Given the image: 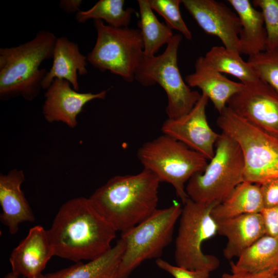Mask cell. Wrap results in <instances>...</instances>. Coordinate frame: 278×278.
Returning <instances> with one entry per match:
<instances>
[{"mask_svg": "<svg viewBox=\"0 0 278 278\" xmlns=\"http://www.w3.org/2000/svg\"><path fill=\"white\" fill-rule=\"evenodd\" d=\"M53 59V65L43 80L42 89L46 90L54 79H60L68 81L78 91V74L88 73V61L87 57L80 52L78 44L64 37L57 38Z\"/></svg>", "mask_w": 278, "mask_h": 278, "instance_id": "d6986e66", "label": "cell"}, {"mask_svg": "<svg viewBox=\"0 0 278 278\" xmlns=\"http://www.w3.org/2000/svg\"><path fill=\"white\" fill-rule=\"evenodd\" d=\"M236 50L224 46L212 47L204 56L206 61L217 71L232 75L247 84L259 78L253 68L241 57Z\"/></svg>", "mask_w": 278, "mask_h": 278, "instance_id": "d4e9b609", "label": "cell"}, {"mask_svg": "<svg viewBox=\"0 0 278 278\" xmlns=\"http://www.w3.org/2000/svg\"><path fill=\"white\" fill-rule=\"evenodd\" d=\"M181 205L157 209L146 219L122 232L126 248L118 270V278H128L143 262L159 258L171 242L175 227L181 214Z\"/></svg>", "mask_w": 278, "mask_h": 278, "instance_id": "ba28073f", "label": "cell"}, {"mask_svg": "<svg viewBox=\"0 0 278 278\" xmlns=\"http://www.w3.org/2000/svg\"><path fill=\"white\" fill-rule=\"evenodd\" d=\"M227 107L278 137V93L260 79L244 84L241 90L229 99Z\"/></svg>", "mask_w": 278, "mask_h": 278, "instance_id": "8fae6325", "label": "cell"}, {"mask_svg": "<svg viewBox=\"0 0 278 278\" xmlns=\"http://www.w3.org/2000/svg\"><path fill=\"white\" fill-rule=\"evenodd\" d=\"M25 181L22 170L13 169L7 174L0 175V205L1 222L7 227L9 233L15 234L20 225L35 220L33 213L21 189Z\"/></svg>", "mask_w": 278, "mask_h": 278, "instance_id": "2e32d148", "label": "cell"}, {"mask_svg": "<svg viewBox=\"0 0 278 278\" xmlns=\"http://www.w3.org/2000/svg\"><path fill=\"white\" fill-rule=\"evenodd\" d=\"M239 18L241 29L238 51L249 56L266 50L267 35L263 16L249 0H228Z\"/></svg>", "mask_w": 278, "mask_h": 278, "instance_id": "ffe728a7", "label": "cell"}, {"mask_svg": "<svg viewBox=\"0 0 278 278\" xmlns=\"http://www.w3.org/2000/svg\"><path fill=\"white\" fill-rule=\"evenodd\" d=\"M247 61L258 78L278 93V50H266L249 56Z\"/></svg>", "mask_w": 278, "mask_h": 278, "instance_id": "4316f807", "label": "cell"}, {"mask_svg": "<svg viewBox=\"0 0 278 278\" xmlns=\"http://www.w3.org/2000/svg\"><path fill=\"white\" fill-rule=\"evenodd\" d=\"M149 3L152 9L165 19L170 29L179 31L187 40L192 39V34L181 14L182 0H149Z\"/></svg>", "mask_w": 278, "mask_h": 278, "instance_id": "83f0119b", "label": "cell"}, {"mask_svg": "<svg viewBox=\"0 0 278 278\" xmlns=\"http://www.w3.org/2000/svg\"><path fill=\"white\" fill-rule=\"evenodd\" d=\"M126 248L121 237L108 251L87 263L82 262L45 274L46 278H118V270Z\"/></svg>", "mask_w": 278, "mask_h": 278, "instance_id": "44dd1931", "label": "cell"}, {"mask_svg": "<svg viewBox=\"0 0 278 278\" xmlns=\"http://www.w3.org/2000/svg\"><path fill=\"white\" fill-rule=\"evenodd\" d=\"M66 80L55 79L46 89L42 113L47 122H62L71 128H75L78 115L84 106L94 99H105L108 91L79 93Z\"/></svg>", "mask_w": 278, "mask_h": 278, "instance_id": "5bb4252c", "label": "cell"}, {"mask_svg": "<svg viewBox=\"0 0 278 278\" xmlns=\"http://www.w3.org/2000/svg\"><path fill=\"white\" fill-rule=\"evenodd\" d=\"M275 274L278 277V267L275 271Z\"/></svg>", "mask_w": 278, "mask_h": 278, "instance_id": "8d00e7d4", "label": "cell"}, {"mask_svg": "<svg viewBox=\"0 0 278 278\" xmlns=\"http://www.w3.org/2000/svg\"><path fill=\"white\" fill-rule=\"evenodd\" d=\"M20 276L14 272L11 271L5 275L3 278H20Z\"/></svg>", "mask_w": 278, "mask_h": 278, "instance_id": "e575fe53", "label": "cell"}, {"mask_svg": "<svg viewBox=\"0 0 278 278\" xmlns=\"http://www.w3.org/2000/svg\"><path fill=\"white\" fill-rule=\"evenodd\" d=\"M82 3L81 0H61L59 7L67 13H77Z\"/></svg>", "mask_w": 278, "mask_h": 278, "instance_id": "836d02e7", "label": "cell"}, {"mask_svg": "<svg viewBox=\"0 0 278 278\" xmlns=\"http://www.w3.org/2000/svg\"><path fill=\"white\" fill-rule=\"evenodd\" d=\"M30 278H46L45 275L43 274L42 273H41L40 274H38L35 276L30 277Z\"/></svg>", "mask_w": 278, "mask_h": 278, "instance_id": "d590c367", "label": "cell"}, {"mask_svg": "<svg viewBox=\"0 0 278 278\" xmlns=\"http://www.w3.org/2000/svg\"><path fill=\"white\" fill-rule=\"evenodd\" d=\"M208 100L207 96L201 94L189 113L176 119H167L161 131L163 134L183 143L210 160L214 155V147L219 134L208 123L206 114Z\"/></svg>", "mask_w": 278, "mask_h": 278, "instance_id": "7c38bea8", "label": "cell"}, {"mask_svg": "<svg viewBox=\"0 0 278 278\" xmlns=\"http://www.w3.org/2000/svg\"><path fill=\"white\" fill-rule=\"evenodd\" d=\"M260 189L265 208L278 205V178L268 181L260 185Z\"/></svg>", "mask_w": 278, "mask_h": 278, "instance_id": "4dcf8cb0", "label": "cell"}, {"mask_svg": "<svg viewBox=\"0 0 278 278\" xmlns=\"http://www.w3.org/2000/svg\"><path fill=\"white\" fill-rule=\"evenodd\" d=\"M217 234L227 238L223 250L228 260L238 257L257 240L266 234L261 213H252L216 221Z\"/></svg>", "mask_w": 278, "mask_h": 278, "instance_id": "e0dca14e", "label": "cell"}, {"mask_svg": "<svg viewBox=\"0 0 278 278\" xmlns=\"http://www.w3.org/2000/svg\"><path fill=\"white\" fill-rule=\"evenodd\" d=\"M264 209L259 185L244 181L213 208L212 215L216 221H219L244 214L260 213Z\"/></svg>", "mask_w": 278, "mask_h": 278, "instance_id": "603a6c76", "label": "cell"}, {"mask_svg": "<svg viewBox=\"0 0 278 278\" xmlns=\"http://www.w3.org/2000/svg\"><path fill=\"white\" fill-rule=\"evenodd\" d=\"M116 232L90 198L83 197L63 204L47 230L54 255L76 263L93 260L108 251Z\"/></svg>", "mask_w": 278, "mask_h": 278, "instance_id": "6da1fadb", "label": "cell"}, {"mask_svg": "<svg viewBox=\"0 0 278 278\" xmlns=\"http://www.w3.org/2000/svg\"><path fill=\"white\" fill-rule=\"evenodd\" d=\"M231 272L257 274L274 271L278 267V238L265 234L246 249L235 263H230Z\"/></svg>", "mask_w": 278, "mask_h": 278, "instance_id": "7402d4cb", "label": "cell"}, {"mask_svg": "<svg viewBox=\"0 0 278 278\" xmlns=\"http://www.w3.org/2000/svg\"><path fill=\"white\" fill-rule=\"evenodd\" d=\"M222 278H278L274 271H267L257 274H237L224 273Z\"/></svg>", "mask_w": 278, "mask_h": 278, "instance_id": "d6a6232c", "label": "cell"}, {"mask_svg": "<svg viewBox=\"0 0 278 278\" xmlns=\"http://www.w3.org/2000/svg\"><path fill=\"white\" fill-rule=\"evenodd\" d=\"M266 234L278 238V205L265 208L262 212Z\"/></svg>", "mask_w": 278, "mask_h": 278, "instance_id": "1f68e13d", "label": "cell"}, {"mask_svg": "<svg viewBox=\"0 0 278 278\" xmlns=\"http://www.w3.org/2000/svg\"><path fill=\"white\" fill-rule=\"evenodd\" d=\"M137 155L144 169L152 172L161 182L173 187L183 203L189 198L185 184L194 175L203 172L208 164L203 155L163 134L144 143Z\"/></svg>", "mask_w": 278, "mask_h": 278, "instance_id": "5b68a950", "label": "cell"}, {"mask_svg": "<svg viewBox=\"0 0 278 278\" xmlns=\"http://www.w3.org/2000/svg\"><path fill=\"white\" fill-rule=\"evenodd\" d=\"M252 4L260 8L263 16L266 50H278V0H253Z\"/></svg>", "mask_w": 278, "mask_h": 278, "instance_id": "f1b7e54d", "label": "cell"}, {"mask_svg": "<svg viewBox=\"0 0 278 278\" xmlns=\"http://www.w3.org/2000/svg\"><path fill=\"white\" fill-rule=\"evenodd\" d=\"M155 264L174 278H209L211 273L206 270H192L175 266L160 258L156 259Z\"/></svg>", "mask_w": 278, "mask_h": 278, "instance_id": "f546056e", "label": "cell"}, {"mask_svg": "<svg viewBox=\"0 0 278 278\" xmlns=\"http://www.w3.org/2000/svg\"><path fill=\"white\" fill-rule=\"evenodd\" d=\"M215 147L214 155L204 171L194 175L186 185L189 198L196 202L219 204L244 181V161L237 143L222 132Z\"/></svg>", "mask_w": 278, "mask_h": 278, "instance_id": "8992f818", "label": "cell"}, {"mask_svg": "<svg viewBox=\"0 0 278 278\" xmlns=\"http://www.w3.org/2000/svg\"><path fill=\"white\" fill-rule=\"evenodd\" d=\"M53 256L47 230L36 225L13 250L9 262L12 271L23 277L30 278L42 273Z\"/></svg>", "mask_w": 278, "mask_h": 278, "instance_id": "9a60e30c", "label": "cell"}, {"mask_svg": "<svg viewBox=\"0 0 278 278\" xmlns=\"http://www.w3.org/2000/svg\"><path fill=\"white\" fill-rule=\"evenodd\" d=\"M182 39V34H175L162 54L152 57L144 55L135 75V80L142 85L148 86L158 83L165 91L167 97L165 110L170 119L187 114L201 96L190 89L180 72L178 51Z\"/></svg>", "mask_w": 278, "mask_h": 278, "instance_id": "52a82bcc", "label": "cell"}, {"mask_svg": "<svg viewBox=\"0 0 278 278\" xmlns=\"http://www.w3.org/2000/svg\"><path fill=\"white\" fill-rule=\"evenodd\" d=\"M217 126L239 145L244 161V181L260 185L278 178V137L239 116L228 107Z\"/></svg>", "mask_w": 278, "mask_h": 278, "instance_id": "277c9868", "label": "cell"}, {"mask_svg": "<svg viewBox=\"0 0 278 278\" xmlns=\"http://www.w3.org/2000/svg\"><path fill=\"white\" fill-rule=\"evenodd\" d=\"M185 81L189 87H197L210 99L214 107L221 113L227 106L229 99L244 86L223 76L215 70L204 56L198 57L195 63V71L187 75Z\"/></svg>", "mask_w": 278, "mask_h": 278, "instance_id": "ac0fdd59", "label": "cell"}, {"mask_svg": "<svg viewBox=\"0 0 278 278\" xmlns=\"http://www.w3.org/2000/svg\"><path fill=\"white\" fill-rule=\"evenodd\" d=\"M160 182L152 172L143 169L135 175L113 177L89 198L116 231L122 233L157 209Z\"/></svg>", "mask_w": 278, "mask_h": 278, "instance_id": "7a4b0ae2", "label": "cell"}, {"mask_svg": "<svg viewBox=\"0 0 278 278\" xmlns=\"http://www.w3.org/2000/svg\"><path fill=\"white\" fill-rule=\"evenodd\" d=\"M57 38L40 30L30 41L17 46L0 48V99L18 96L31 101L40 94L46 74L40 69L44 60L53 58Z\"/></svg>", "mask_w": 278, "mask_h": 278, "instance_id": "3957f363", "label": "cell"}, {"mask_svg": "<svg viewBox=\"0 0 278 278\" xmlns=\"http://www.w3.org/2000/svg\"><path fill=\"white\" fill-rule=\"evenodd\" d=\"M182 4L205 32L218 37L225 48L238 51L241 25L236 12L215 0H182Z\"/></svg>", "mask_w": 278, "mask_h": 278, "instance_id": "4fadbf2b", "label": "cell"}, {"mask_svg": "<svg viewBox=\"0 0 278 278\" xmlns=\"http://www.w3.org/2000/svg\"><path fill=\"white\" fill-rule=\"evenodd\" d=\"M97 31L95 44L86 56L87 61L101 72L110 71L131 82L144 56L141 31L128 27L116 28L94 20Z\"/></svg>", "mask_w": 278, "mask_h": 278, "instance_id": "30bf717a", "label": "cell"}, {"mask_svg": "<svg viewBox=\"0 0 278 278\" xmlns=\"http://www.w3.org/2000/svg\"><path fill=\"white\" fill-rule=\"evenodd\" d=\"M183 204L175 240L176 264L189 270L211 272L219 267V260L204 254L202 245L217 234V222L212 211L218 203H200L188 198Z\"/></svg>", "mask_w": 278, "mask_h": 278, "instance_id": "9c48e42d", "label": "cell"}, {"mask_svg": "<svg viewBox=\"0 0 278 278\" xmlns=\"http://www.w3.org/2000/svg\"><path fill=\"white\" fill-rule=\"evenodd\" d=\"M124 0H100L90 9L80 10L75 18L79 23L90 19L100 20L114 27H128L135 10L131 7L124 9Z\"/></svg>", "mask_w": 278, "mask_h": 278, "instance_id": "484cf974", "label": "cell"}, {"mask_svg": "<svg viewBox=\"0 0 278 278\" xmlns=\"http://www.w3.org/2000/svg\"><path fill=\"white\" fill-rule=\"evenodd\" d=\"M140 19L138 22L144 44V54L152 57L173 37L172 29L160 22L151 8L149 0H138Z\"/></svg>", "mask_w": 278, "mask_h": 278, "instance_id": "cb8c5ba5", "label": "cell"}]
</instances>
